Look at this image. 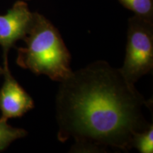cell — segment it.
<instances>
[{
  "label": "cell",
  "instance_id": "1",
  "mask_svg": "<svg viewBox=\"0 0 153 153\" xmlns=\"http://www.w3.org/2000/svg\"><path fill=\"white\" fill-rule=\"evenodd\" d=\"M152 106L119 68L97 60L60 82L55 97L57 139L72 140L71 152H127L135 133L150 125Z\"/></svg>",
  "mask_w": 153,
  "mask_h": 153
},
{
  "label": "cell",
  "instance_id": "5",
  "mask_svg": "<svg viewBox=\"0 0 153 153\" xmlns=\"http://www.w3.org/2000/svg\"><path fill=\"white\" fill-rule=\"evenodd\" d=\"M33 12L24 1H18L4 15H0V45L4 57L11 47L27 34L33 20Z\"/></svg>",
  "mask_w": 153,
  "mask_h": 153
},
{
  "label": "cell",
  "instance_id": "2",
  "mask_svg": "<svg viewBox=\"0 0 153 153\" xmlns=\"http://www.w3.org/2000/svg\"><path fill=\"white\" fill-rule=\"evenodd\" d=\"M24 39L26 46L18 50L19 66L59 83L70 76V53L59 30L46 17L33 12L31 24Z\"/></svg>",
  "mask_w": 153,
  "mask_h": 153
},
{
  "label": "cell",
  "instance_id": "8",
  "mask_svg": "<svg viewBox=\"0 0 153 153\" xmlns=\"http://www.w3.org/2000/svg\"><path fill=\"white\" fill-rule=\"evenodd\" d=\"M132 148L140 153L153 152V125H150L144 131L134 135L132 140Z\"/></svg>",
  "mask_w": 153,
  "mask_h": 153
},
{
  "label": "cell",
  "instance_id": "9",
  "mask_svg": "<svg viewBox=\"0 0 153 153\" xmlns=\"http://www.w3.org/2000/svg\"><path fill=\"white\" fill-rule=\"evenodd\" d=\"M2 72H3V69L0 68V75H1V74H2Z\"/></svg>",
  "mask_w": 153,
  "mask_h": 153
},
{
  "label": "cell",
  "instance_id": "7",
  "mask_svg": "<svg viewBox=\"0 0 153 153\" xmlns=\"http://www.w3.org/2000/svg\"><path fill=\"white\" fill-rule=\"evenodd\" d=\"M27 135V132L22 128L12 127L6 120H0V151L6 149L11 143Z\"/></svg>",
  "mask_w": 153,
  "mask_h": 153
},
{
  "label": "cell",
  "instance_id": "3",
  "mask_svg": "<svg viewBox=\"0 0 153 153\" xmlns=\"http://www.w3.org/2000/svg\"><path fill=\"white\" fill-rule=\"evenodd\" d=\"M153 68V21L133 15L128 19L126 56L120 72L135 85Z\"/></svg>",
  "mask_w": 153,
  "mask_h": 153
},
{
  "label": "cell",
  "instance_id": "6",
  "mask_svg": "<svg viewBox=\"0 0 153 153\" xmlns=\"http://www.w3.org/2000/svg\"><path fill=\"white\" fill-rule=\"evenodd\" d=\"M126 9L143 19L153 21V0H118Z\"/></svg>",
  "mask_w": 153,
  "mask_h": 153
},
{
  "label": "cell",
  "instance_id": "4",
  "mask_svg": "<svg viewBox=\"0 0 153 153\" xmlns=\"http://www.w3.org/2000/svg\"><path fill=\"white\" fill-rule=\"evenodd\" d=\"M2 74L4 82L0 90V120H6L11 118L21 117L34 108L33 99L19 85L11 75L8 66L7 57L4 58Z\"/></svg>",
  "mask_w": 153,
  "mask_h": 153
}]
</instances>
